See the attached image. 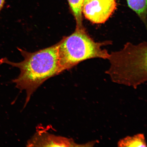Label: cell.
Returning <instances> with one entry per match:
<instances>
[{"label": "cell", "mask_w": 147, "mask_h": 147, "mask_svg": "<svg viewBox=\"0 0 147 147\" xmlns=\"http://www.w3.org/2000/svg\"><path fill=\"white\" fill-rule=\"evenodd\" d=\"M59 43L34 53L19 49L24 58L15 63L7 58L0 60V65L6 63L19 68L20 74L13 80L16 87L26 93L25 105L33 93L48 79L60 73L58 56Z\"/></svg>", "instance_id": "6da1fadb"}, {"label": "cell", "mask_w": 147, "mask_h": 147, "mask_svg": "<svg viewBox=\"0 0 147 147\" xmlns=\"http://www.w3.org/2000/svg\"><path fill=\"white\" fill-rule=\"evenodd\" d=\"M146 42L135 45L128 42L119 51L111 52L107 58L110 63L106 71L117 83L137 87L147 80Z\"/></svg>", "instance_id": "7a4b0ae2"}, {"label": "cell", "mask_w": 147, "mask_h": 147, "mask_svg": "<svg viewBox=\"0 0 147 147\" xmlns=\"http://www.w3.org/2000/svg\"><path fill=\"white\" fill-rule=\"evenodd\" d=\"M58 43L59 59L61 73L91 59H107L109 54L102 47L111 44V42L95 41L84 28L75 29L73 34L64 37Z\"/></svg>", "instance_id": "3957f363"}, {"label": "cell", "mask_w": 147, "mask_h": 147, "mask_svg": "<svg viewBox=\"0 0 147 147\" xmlns=\"http://www.w3.org/2000/svg\"><path fill=\"white\" fill-rule=\"evenodd\" d=\"M117 7L116 0H84L82 14L93 24H103L113 13Z\"/></svg>", "instance_id": "277c9868"}, {"label": "cell", "mask_w": 147, "mask_h": 147, "mask_svg": "<svg viewBox=\"0 0 147 147\" xmlns=\"http://www.w3.org/2000/svg\"><path fill=\"white\" fill-rule=\"evenodd\" d=\"M28 147H76L81 146L75 143L72 139L58 136L45 132H39L35 134L27 143Z\"/></svg>", "instance_id": "5b68a950"}, {"label": "cell", "mask_w": 147, "mask_h": 147, "mask_svg": "<svg viewBox=\"0 0 147 147\" xmlns=\"http://www.w3.org/2000/svg\"><path fill=\"white\" fill-rule=\"evenodd\" d=\"M129 7L137 14L147 27V0H126Z\"/></svg>", "instance_id": "8992f818"}, {"label": "cell", "mask_w": 147, "mask_h": 147, "mask_svg": "<svg viewBox=\"0 0 147 147\" xmlns=\"http://www.w3.org/2000/svg\"><path fill=\"white\" fill-rule=\"evenodd\" d=\"M84 0H67L76 23V29L85 28L83 24L82 7Z\"/></svg>", "instance_id": "52a82bcc"}, {"label": "cell", "mask_w": 147, "mask_h": 147, "mask_svg": "<svg viewBox=\"0 0 147 147\" xmlns=\"http://www.w3.org/2000/svg\"><path fill=\"white\" fill-rule=\"evenodd\" d=\"M119 147H145L147 146L144 134H139L133 136H127L120 140L117 143Z\"/></svg>", "instance_id": "ba28073f"}, {"label": "cell", "mask_w": 147, "mask_h": 147, "mask_svg": "<svg viewBox=\"0 0 147 147\" xmlns=\"http://www.w3.org/2000/svg\"><path fill=\"white\" fill-rule=\"evenodd\" d=\"M5 0H0V12L4 5Z\"/></svg>", "instance_id": "9c48e42d"}]
</instances>
